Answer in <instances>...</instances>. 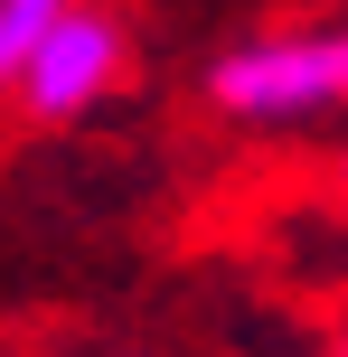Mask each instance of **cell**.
I'll use <instances>...</instances> for the list:
<instances>
[{"instance_id": "cell-1", "label": "cell", "mask_w": 348, "mask_h": 357, "mask_svg": "<svg viewBox=\"0 0 348 357\" xmlns=\"http://www.w3.org/2000/svg\"><path fill=\"white\" fill-rule=\"evenodd\" d=\"M207 104L245 132H292L348 113V10L339 19H292V29L236 38L207 66Z\"/></svg>"}, {"instance_id": "cell-2", "label": "cell", "mask_w": 348, "mask_h": 357, "mask_svg": "<svg viewBox=\"0 0 348 357\" xmlns=\"http://www.w3.org/2000/svg\"><path fill=\"white\" fill-rule=\"evenodd\" d=\"M123 66H132V29L113 10H94V0H75L29 47V66H19L10 85H19V104H29L38 123H85V113L123 85Z\"/></svg>"}, {"instance_id": "cell-3", "label": "cell", "mask_w": 348, "mask_h": 357, "mask_svg": "<svg viewBox=\"0 0 348 357\" xmlns=\"http://www.w3.org/2000/svg\"><path fill=\"white\" fill-rule=\"evenodd\" d=\"M66 10H75V0H0V85L29 66V47H38Z\"/></svg>"}]
</instances>
